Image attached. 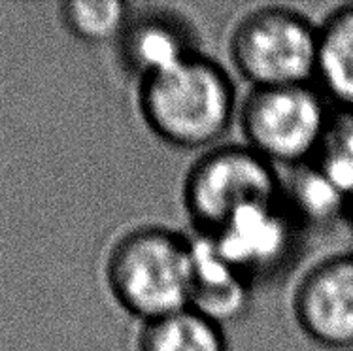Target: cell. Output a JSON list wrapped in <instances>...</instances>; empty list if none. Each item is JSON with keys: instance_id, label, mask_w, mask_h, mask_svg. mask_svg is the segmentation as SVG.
Masks as SVG:
<instances>
[{"instance_id": "6da1fadb", "label": "cell", "mask_w": 353, "mask_h": 351, "mask_svg": "<svg viewBox=\"0 0 353 351\" xmlns=\"http://www.w3.org/2000/svg\"><path fill=\"white\" fill-rule=\"evenodd\" d=\"M240 97L231 74L196 53L138 81V110L161 142L180 150H210L238 117Z\"/></svg>"}, {"instance_id": "7a4b0ae2", "label": "cell", "mask_w": 353, "mask_h": 351, "mask_svg": "<svg viewBox=\"0 0 353 351\" xmlns=\"http://www.w3.org/2000/svg\"><path fill=\"white\" fill-rule=\"evenodd\" d=\"M106 281L117 304L142 323L189 308L193 238L163 225L127 230L110 250Z\"/></svg>"}, {"instance_id": "3957f363", "label": "cell", "mask_w": 353, "mask_h": 351, "mask_svg": "<svg viewBox=\"0 0 353 351\" xmlns=\"http://www.w3.org/2000/svg\"><path fill=\"white\" fill-rule=\"evenodd\" d=\"M319 25L295 8L259 6L236 21L229 57L250 89L314 86Z\"/></svg>"}, {"instance_id": "277c9868", "label": "cell", "mask_w": 353, "mask_h": 351, "mask_svg": "<svg viewBox=\"0 0 353 351\" xmlns=\"http://www.w3.org/2000/svg\"><path fill=\"white\" fill-rule=\"evenodd\" d=\"M329 104L317 86L250 89L236 117L242 143L274 168L310 165L331 127Z\"/></svg>"}, {"instance_id": "5b68a950", "label": "cell", "mask_w": 353, "mask_h": 351, "mask_svg": "<svg viewBox=\"0 0 353 351\" xmlns=\"http://www.w3.org/2000/svg\"><path fill=\"white\" fill-rule=\"evenodd\" d=\"M283 197L278 168L245 143L214 146L189 166L181 202L196 234L214 237L253 204Z\"/></svg>"}, {"instance_id": "8992f818", "label": "cell", "mask_w": 353, "mask_h": 351, "mask_svg": "<svg viewBox=\"0 0 353 351\" xmlns=\"http://www.w3.org/2000/svg\"><path fill=\"white\" fill-rule=\"evenodd\" d=\"M293 319L304 337L327 350H353V253L319 259L299 278Z\"/></svg>"}, {"instance_id": "52a82bcc", "label": "cell", "mask_w": 353, "mask_h": 351, "mask_svg": "<svg viewBox=\"0 0 353 351\" xmlns=\"http://www.w3.org/2000/svg\"><path fill=\"white\" fill-rule=\"evenodd\" d=\"M208 238L231 265L255 281L274 272L293 253L296 217L281 197L242 210Z\"/></svg>"}, {"instance_id": "ba28073f", "label": "cell", "mask_w": 353, "mask_h": 351, "mask_svg": "<svg viewBox=\"0 0 353 351\" xmlns=\"http://www.w3.org/2000/svg\"><path fill=\"white\" fill-rule=\"evenodd\" d=\"M117 43L121 61L138 81L201 53L188 17L157 6L132 10Z\"/></svg>"}, {"instance_id": "9c48e42d", "label": "cell", "mask_w": 353, "mask_h": 351, "mask_svg": "<svg viewBox=\"0 0 353 351\" xmlns=\"http://www.w3.org/2000/svg\"><path fill=\"white\" fill-rule=\"evenodd\" d=\"M253 283L221 255L208 237L193 238V285L189 308L225 325L244 317L253 301Z\"/></svg>"}, {"instance_id": "30bf717a", "label": "cell", "mask_w": 353, "mask_h": 351, "mask_svg": "<svg viewBox=\"0 0 353 351\" xmlns=\"http://www.w3.org/2000/svg\"><path fill=\"white\" fill-rule=\"evenodd\" d=\"M316 83L340 112H353V4L332 10L319 25Z\"/></svg>"}, {"instance_id": "8fae6325", "label": "cell", "mask_w": 353, "mask_h": 351, "mask_svg": "<svg viewBox=\"0 0 353 351\" xmlns=\"http://www.w3.org/2000/svg\"><path fill=\"white\" fill-rule=\"evenodd\" d=\"M137 351H229L223 325L191 308L142 323Z\"/></svg>"}, {"instance_id": "7c38bea8", "label": "cell", "mask_w": 353, "mask_h": 351, "mask_svg": "<svg viewBox=\"0 0 353 351\" xmlns=\"http://www.w3.org/2000/svg\"><path fill=\"white\" fill-rule=\"evenodd\" d=\"M323 178L347 206H353V112L334 110L323 146L314 159Z\"/></svg>"}, {"instance_id": "4fadbf2b", "label": "cell", "mask_w": 353, "mask_h": 351, "mask_svg": "<svg viewBox=\"0 0 353 351\" xmlns=\"http://www.w3.org/2000/svg\"><path fill=\"white\" fill-rule=\"evenodd\" d=\"M63 19L74 34L91 40H119L132 8L121 0H72L61 6Z\"/></svg>"}]
</instances>
